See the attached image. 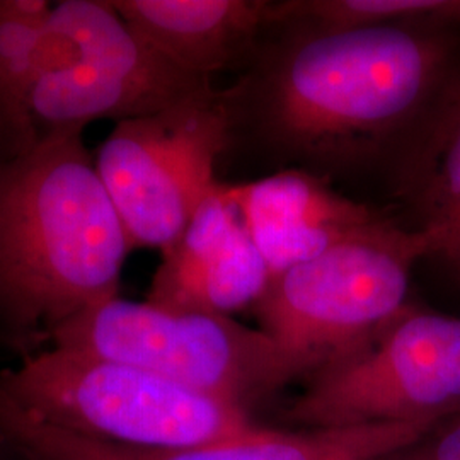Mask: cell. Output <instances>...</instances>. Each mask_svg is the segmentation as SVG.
<instances>
[{
  "instance_id": "1",
  "label": "cell",
  "mask_w": 460,
  "mask_h": 460,
  "mask_svg": "<svg viewBox=\"0 0 460 460\" xmlns=\"http://www.w3.org/2000/svg\"><path fill=\"white\" fill-rule=\"evenodd\" d=\"M229 89L268 144L324 164H353L406 142L452 74L438 22L296 28Z\"/></svg>"
},
{
  "instance_id": "2",
  "label": "cell",
  "mask_w": 460,
  "mask_h": 460,
  "mask_svg": "<svg viewBox=\"0 0 460 460\" xmlns=\"http://www.w3.org/2000/svg\"><path fill=\"white\" fill-rule=\"evenodd\" d=\"M130 237L83 133L0 163V338L34 348L119 296Z\"/></svg>"
},
{
  "instance_id": "3",
  "label": "cell",
  "mask_w": 460,
  "mask_h": 460,
  "mask_svg": "<svg viewBox=\"0 0 460 460\" xmlns=\"http://www.w3.org/2000/svg\"><path fill=\"white\" fill-rule=\"evenodd\" d=\"M0 394L53 427L132 447L195 448L273 431L169 378L55 346L0 372Z\"/></svg>"
},
{
  "instance_id": "4",
  "label": "cell",
  "mask_w": 460,
  "mask_h": 460,
  "mask_svg": "<svg viewBox=\"0 0 460 460\" xmlns=\"http://www.w3.org/2000/svg\"><path fill=\"white\" fill-rule=\"evenodd\" d=\"M172 66L108 0L53 4L40 75L22 113L26 150L87 125L116 123L165 110L210 89Z\"/></svg>"
},
{
  "instance_id": "5",
  "label": "cell",
  "mask_w": 460,
  "mask_h": 460,
  "mask_svg": "<svg viewBox=\"0 0 460 460\" xmlns=\"http://www.w3.org/2000/svg\"><path fill=\"white\" fill-rule=\"evenodd\" d=\"M49 346L137 367L246 411L313 372L263 329L230 315L169 311L121 296L66 323Z\"/></svg>"
},
{
  "instance_id": "6",
  "label": "cell",
  "mask_w": 460,
  "mask_h": 460,
  "mask_svg": "<svg viewBox=\"0 0 460 460\" xmlns=\"http://www.w3.org/2000/svg\"><path fill=\"white\" fill-rule=\"evenodd\" d=\"M425 256L427 235L389 224L281 271L254 311L264 332L314 372L408 307L412 266Z\"/></svg>"
},
{
  "instance_id": "7",
  "label": "cell",
  "mask_w": 460,
  "mask_h": 460,
  "mask_svg": "<svg viewBox=\"0 0 460 460\" xmlns=\"http://www.w3.org/2000/svg\"><path fill=\"white\" fill-rule=\"evenodd\" d=\"M285 414L302 429L444 421L460 414V317L406 307L314 370Z\"/></svg>"
},
{
  "instance_id": "8",
  "label": "cell",
  "mask_w": 460,
  "mask_h": 460,
  "mask_svg": "<svg viewBox=\"0 0 460 460\" xmlns=\"http://www.w3.org/2000/svg\"><path fill=\"white\" fill-rule=\"evenodd\" d=\"M229 91L214 85L152 115L116 123L96 154L99 174L133 249L172 246L214 190L234 132Z\"/></svg>"
},
{
  "instance_id": "9",
  "label": "cell",
  "mask_w": 460,
  "mask_h": 460,
  "mask_svg": "<svg viewBox=\"0 0 460 460\" xmlns=\"http://www.w3.org/2000/svg\"><path fill=\"white\" fill-rule=\"evenodd\" d=\"M437 423H385L341 429L271 433L195 448H152L83 437L14 410L0 425V444L22 460H376L420 440Z\"/></svg>"
},
{
  "instance_id": "10",
  "label": "cell",
  "mask_w": 460,
  "mask_h": 460,
  "mask_svg": "<svg viewBox=\"0 0 460 460\" xmlns=\"http://www.w3.org/2000/svg\"><path fill=\"white\" fill-rule=\"evenodd\" d=\"M273 275L217 182L180 239L163 252L147 302L169 311L230 315L263 296Z\"/></svg>"
},
{
  "instance_id": "11",
  "label": "cell",
  "mask_w": 460,
  "mask_h": 460,
  "mask_svg": "<svg viewBox=\"0 0 460 460\" xmlns=\"http://www.w3.org/2000/svg\"><path fill=\"white\" fill-rule=\"evenodd\" d=\"M226 191L273 277L336 244L393 224L304 171L226 184Z\"/></svg>"
},
{
  "instance_id": "12",
  "label": "cell",
  "mask_w": 460,
  "mask_h": 460,
  "mask_svg": "<svg viewBox=\"0 0 460 460\" xmlns=\"http://www.w3.org/2000/svg\"><path fill=\"white\" fill-rule=\"evenodd\" d=\"M116 11L172 66L199 79L232 66L275 24L264 0H111Z\"/></svg>"
},
{
  "instance_id": "13",
  "label": "cell",
  "mask_w": 460,
  "mask_h": 460,
  "mask_svg": "<svg viewBox=\"0 0 460 460\" xmlns=\"http://www.w3.org/2000/svg\"><path fill=\"white\" fill-rule=\"evenodd\" d=\"M397 193L427 235L431 256L460 275V68L404 142Z\"/></svg>"
},
{
  "instance_id": "14",
  "label": "cell",
  "mask_w": 460,
  "mask_h": 460,
  "mask_svg": "<svg viewBox=\"0 0 460 460\" xmlns=\"http://www.w3.org/2000/svg\"><path fill=\"white\" fill-rule=\"evenodd\" d=\"M49 0H0V163L26 150L24 102L40 75Z\"/></svg>"
},
{
  "instance_id": "15",
  "label": "cell",
  "mask_w": 460,
  "mask_h": 460,
  "mask_svg": "<svg viewBox=\"0 0 460 460\" xmlns=\"http://www.w3.org/2000/svg\"><path fill=\"white\" fill-rule=\"evenodd\" d=\"M273 21L314 30L460 22V0H288L273 2Z\"/></svg>"
},
{
  "instance_id": "16",
  "label": "cell",
  "mask_w": 460,
  "mask_h": 460,
  "mask_svg": "<svg viewBox=\"0 0 460 460\" xmlns=\"http://www.w3.org/2000/svg\"><path fill=\"white\" fill-rule=\"evenodd\" d=\"M376 460H460V414L440 421L414 444Z\"/></svg>"
}]
</instances>
